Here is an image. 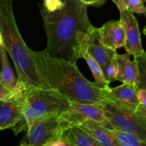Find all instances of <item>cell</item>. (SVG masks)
<instances>
[{
  "label": "cell",
  "mask_w": 146,
  "mask_h": 146,
  "mask_svg": "<svg viewBox=\"0 0 146 146\" xmlns=\"http://www.w3.org/2000/svg\"><path fill=\"white\" fill-rule=\"evenodd\" d=\"M87 8L88 5L80 0H64V6L53 12L40 5L47 38L44 50L48 55L77 64L80 58L77 34H88L94 27L88 18Z\"/></svg>",
  "instance_id": "obj_1"
},
{
  "label": "cell",
  "mask_w": 146,
  "mask_h": 146,
  "mask_svg": "<svg viewBox=\"0 0 146 146\" xmlns=\"http://www.w3.org/2000/svg\"><path fill=\"white\" fill-rule=\"evenodd\" d=\"M37 71L47 86L59 91L70 101L98 105L105 101L104 88L88 81L70 61L52 57L45 50H31Z\"/></svg>",
  "instance_id": "obj_2"
},
{
  "label": "cell",
  "mask_w": 146,
  "mask_h": 146,
  "mask_svg": "<svg viewBox=\"0 0 146 146\" xmlns=\"http://www.w3.org/2000/svg\"><path fill=\"white\" fill-rule=\"evenodd\" d=\"M14 0H0V33L14 62L19 81L27 88H49L37 71L30 49L20 34L13 11Z\"/></svg>",
  "instance_id": "obj_3"
},
{
  "label": "cell",
  "mask_w": 146,
  "mask_h": 146,
  "mask_svg": "<svg viewBox=\"0 0 146 146\" xmlns=\"http://www.w3.org/2000/svg\"><path fill=\"white\" fill-rule=\"evenodd\" d=\"M71 101L53 88H28L26 105L21 120L11 128L14 135L27 131L34 121L48 118H58L69 107Z\"/></svg>",
  "instance_id": "obj_4"
},
{
  "label": "cell",
  "mask_w": 146,
  "mask_h": 146,
  "mask_svg": "<svg viewBox=\"0 0 146 146\" xmlns=\"http://www.w3.org/2000/svg\"><path fill=\"white\" fill-rule=\"evenodd\" d=\"M97 106L102 109L105 118L111 126L146 141V121L136 113L106 100Z\"/></svg>",
  "instance_id": "obj_5"
},
{
  "label": "cell",
  "mask_w": 146,
  "mask_h": 146,
  "mask_svg": "<svg viewBox=\"0 0 146 146\" xmlns=\"http://www.w3.org/2000/svg\"><path fill=\"white\" fill-rule=\"evenodd\" d=\"M61 130L78 125L86 120L104 122L106 120L102 109L97 105L71 101L68 109L58 117Z\"/></svg>",
  "instance_id": "obj_6"
},
{
  "label": "cell",
  "mask_w": 146,
  "mask_h": 146,
  "mask_svg": "<svg viewBox=\"0 0 146 146\" xmlns=\"http://www.w3.org/2000/svg\"><path fill=\"white\" fill-rule=\"evenodd\" d=\"M116 5L120 12V21L122 23L125 35L124 47L127 54L131 55H139L144 51L142 46L138 21L133 13H131L123 0H112Z\"/></svg>",
  "instance_id": "obj_7"
},
{
  "label": "cell",
  "mask_w": 146,
  "mask_h": 146,
  "mask_svg": "<svg viewBox=\"0 0 146 146\" xmlns=\"http://www.w3.org/2000/svg\"><path fill=\"white\" fill-rule=\"evenodd\" d=\"M58 118H44L32 123L27 130L26 138L28 143L26 145L48 146L60 137L62 130Z\"/></svg>",
  "instance_id": "obj_8"
},
{
  "label": "cell",
  "mask_w": 146,
  "mask_h": 146,
  "mask_svg": "<svg viewBox=\"0 0 146 146\" xmlns=\"http://www.w3.org/2000/svg\"><path fill=\"white\" fill-rule=\"evenodd\" d=\"M20 90L6 100L0 101V131L11 129L21 120L26 105V91Z\"/></svg>",
  "instance_id": "obj_9"
},
{
  "label": "cell",
  "mask_w": 146,
  "mask_h": 146,
  "mask_svg": "<svg viewBox=\"0 0 146 146\" xmlns=\"http://www.w3.org/2000/svg\"><path fill=\"white\" fill-rule=\"evenodd\" d=\"M138 89L135 84L123 83L122 85L113 88L107 86L104 88V96L106 101L135 112L140 104L138 98Z\"/></svg>",
  "instance_id": "obj_10"
},
{
  "label": "cell",
  "mask_w": 146,
  "mask_h": 146,
  "mask_svg": "<svg viewBox=\"0 0 146 146\" xmlns=\"http://www.w3.org/2000/svg\"><path fill=\"white\" fill-rule=\"evenodd\" d=\"M87 46L88 52L96 61L102 71L112 62L118 54L116 51L110 49L103 45L100 39L98 28H96L95 27L88 34Z\"/></svg>",
  "instance_id": "obj_11"
},
{
  "label": "cell",
  "mask_w": 146,
  "mask_h": 146,
  "mask_svg": "<svg viewBox=\"0 0 146 146\" xmlns=\"http://www.w3.org/2000/svg\"><path fill=\"white\" fill-rule=\"evenodd\" d=\"M100 39L104 46L116 51L124 46L125 35L120 20H111L98 28Z\"/></svg>",
  "instance_id": "obj_12"
},
{
  "label": "cell",
  "mask_w": 146,
  "mask_h": 146,
  "mask_svg": "<svg viewBox=\"0 0 146 146\" xmlns=\"http://www.w3.org/2000/svg\"><path fill=\"white\" fill-rule=\"evenodd\" d=\"M87 38H88V34L85 33L78 32L77 34V40L79 44V56L80 58H84L88 64L94 76V83L100 88H104L109 85L106 81L104 73L100 66L88 52Z\"/></svg>",
  "instance_id": "obj_13"
},
{
  "label": "cell",
  "mask_w": 146,
  "mask_h": 146,
  "mask_svg": "<svg viewBox=\"0 0 146 146\" xmlns=\"http://www.w3.org/2000/svg\"><path fill=\"white\" fill-rule=\"evenodd\" d=\"M0 82L13 92H17L21 89L27 88L19 81L17 76H16L7 57V50L3 45L0 46Z\"/></svg>",
  "instance_id": "obj_14"
},
{
  "label": "cell",
  "mask_w": 146,
  "mask_h": 146,
  "mask_svg": "<svg viewBox=\"0 0 146 146\" xmlns=\"http://www.w3.org/2000/svg\"><path fill=\"white\" fill-rule=\"evenodd\" d=\"M78 126L97 141L101 146H118L112 135L98 121L88 119L84 121Z\"/></svg>",
  "instance_id": "obj_15"
},
{
  "label": "cell",
  "mask_w": 146,
  "mask_h": 146,
  "mask_svg": "<svg viewBox=\"0 0 146 146\" xmlns=\"http://www.w3.org/2000/svg\"><path fill=\"white\" fill-rule=\"evenodd\" d=\"M116 81L135 84L138 78V67L135 60L131 61L128 54H117Z\"/></svg>",
  "instance_id": "obj_16"
},
{
  "label": "cell",
  "mask_w": 146,
  "mask_h": 146,
  "mask_svg": "<svg viewBox=\"0 0 146 146\" xmlns=\"http://www.w3.org/2000/svg\"><path fill=\"white\" fill-rule=\"evenodd\" d=\"M60 137L68 146H101L78 125L65 129Z\"/></svg>",
  "instance_id": "obj_17"
},
{
  "label": "cell",
  "mask_w": 146,
  "mask_h": 146,
  "mask_svg": "<svg viewBox=\"0 0 146 146\" xmlns=\"http://www.w3.org/2000/svg\"><path fill=\"white\" fill-rule=\"evenodd\" d=\"M101 125L105 127L108 132L112 135L114 139L116 141L118 145L121 146H146V141L141 139L136 135L130 133L121 131L113 128L110 125L106 119L104 122L101 123Z\"/></svg>",
  "instance_id": "obj_18"
},
{
  "label": "cell",
  "mask_w": 146,
  "mask_h": 146,
  "mask_svg": "<svg viewBox=\"0 0 146 146\" xmlns=\"http://www.w3.org/2000/svg\"><path fill=\"white\" fill-rule=\"evenodd\" d=\"M138 67V78L135 85L139 89H146V52L133 56Z\"/></svg>",
  "instance_id": "obj_19"
},
{
  "label": "cell",
  "mask_w": 146,
  "mask_h": 146,
  "mask_svg": "<svg viewBox=\"0 0 146 146\" xmlns=\"http://www.w3.org/2000/svg\"><path fill=\"white\" fill-rule=\"evenodd\" d=\"M117 68H118V64H117V56L112 62L110 64H108L104 70V77H105L106 81L108 85L111 84L112 82L116 81V74H117Z\"/></svg>",
  "instance_id": "obj_20"
},
{
  "label": "cell",
  "mask_w": 146,
  "mask_h": 146,
  "mask_svg": "<svg viewBox=\"0 0 146 146\" xmlns=\"http://www.w3.org/2000/svg\"><path fill=\"white\" fill-rule=\"evenodd\" d=\"M131 13L138 14H145L146 7L144 4V0H123Z\"/></svg>",
  "instance_id": "obj_21"
},
{
  "label": "cell",
  "mask_w": 146,
  "mask_h": 146,
  "mask_svg": "<svg viewBox=\"0 0 146 146\" xmlns=\"http://www.w3.org/2000/svg\"><path fill=\"white\" fill-rule=\"evenodd\" d=\"M43 6L49 12L57 11L64 6V1L62 0H44Z\"/></svg>",
  "instance_id": "obj_22"
},
{
  "label": "cell",
  "mask_w": 146,
  "mask_h": 146,
  "mask_svg": "<svg viewBox=\"0 0 146 146\" xmlns=\"http://www.w3.org/2000/svg\"><path fill=\"white\" fill-rule=\"evenodd\" d=\"M25 89V88H24ZM22 90V89H21ZM16 92L10 91L7 86L4 85L1 82H0V101L1 100H6L7 98L12 96Z\"/></svg>",
  "instance_id": "obj_23"
},
{
  "label": "cell",
  "mask_w": 146,
  "mask_h": 146,
  "mask_svg": "<svg viewBox=\"0 0 146 146\" xmlns=\"http://www.w3.org/2000/svg\"><path fill=\"white\" fill-rule=\"evenodd\" d=\"M80 1L88 6L98 7L104 5L107 0H80Z\"/></svg>",
  "instance_id": "obj_24"
},
{
  "label": "cell",
  "mask_w": 146,
  "mask_h": 146,
  "mask_svg": "<svg viewBox=\"0 0 146 146\" xmlns=\"http://www.w3.org/2000/svg\"><path fill=\"white\" fill-rule=\"evenodd\" d=\"M138 98L140 104L146 107V89H138Z\"/></svg>",
  "instance_id": "obj_25"
},
{
  "label": "cell",
  "mask_w": 146,
  "mask_h": 146,
  "mask_svg": "<svg viewBox=\"0 0 146 146\" xmlns=\"http://www.w3.org/2000/svg\"><path fill=\"white\" fill-rule=\"evenodd\" d=\"M138 115H139L140 116L142 117L146 121V107L144 106L141 105V104H139L137 107L136 110L135 111Z\"/></svg>",
  "instance_id": "obj_26"
},
{
  "label": "cell",
  "mask_w": 146,
  "mask_h": 146,
  "mask_svg": "<svg viewBox=\"0 0 146 146\" xmlns=\"http://www.w3.org/2000/svg\"><path fill=\"white\" fill-rule=\"evenodd\" d=\"M1 45H3V38L2 36H1V33H0V46Z\"/></svg>",
  "instance_id": "obj_27"
},
{
  "label": "cell",
  "mask_w": 146,
  "mask_h": 146,
  "mask_svg": "<svg viewBox=\"0 0 146 146\" xmlns=\"http://www.w3.org/2000/svg\"><path fill=\"white\" fill-rule=\"evenodd\" d=\"M143 34H145V36H146V26L145 27V28L143 29Z\"/></svg>",
  "instance_id": "obj_28"
},
{
  "label": "cell",
  "mask_w": 146,
  "mask_h": 146,
  "mask_svg": "<svg viewBox=\"0 0 146 146\" xmlns=\"http://www.w3.org/2000/svg\"><path fill=\"white\" fill-rule=\"evenodd\" d=\"M144 1H146V0H144Z\"/></svg>",
  "instance_id": "obj_29"
}]
</instances>
